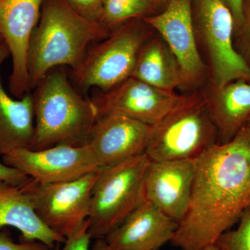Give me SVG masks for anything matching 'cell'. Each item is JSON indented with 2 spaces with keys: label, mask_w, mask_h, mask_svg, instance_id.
<instances>
[{
  "label": "cell",
  "mask_w": 250,
  "mask_h": 250,
  "mask_svg": "<svg viewBox=\"0 0 250 250\" xmlns=\"http://www.w3.org/2000/svg\"><path fill=\"white\" fill-rule=\"evenodd\" d=\"M200 250H220V248H218L216 244L211 245V246H208L205 247L203 249Z\"/></svg>",
  "instance_id": "f1b7e54d"
},
{
  "label": "cell",
  "mask_w": 250,
  "mask_h": 250,
  "mask_svg": "<svg viewBox=\"0 0 250 250\" xmlns=\"http://www.w3.org/2000/svg\"><path fill=\"white\" fill-rule=\"evenodd\" d=\"M157 0H104L101 23L110 30L150 12Z\"/></svg>",
  "instance_id": "ffe728a7"
},
{
  "label": "cell",
  "mask_w": 250,
  "mask_h": 250,
  "mask_svg": "<svg viewBox=\"0 0 250 250\" xmlns=\"http://www.w3.org/2000/svg\"><path fill=\"white\" fill-rule=\"evenodd\" d=\"M88 228L89 221L88 219L76 233L67 238L64 246L59 250H90V240L92 238Z\"/></svg>",
  "instance_id": "cb8c5ba5"
},
{
  "label": "cell",
  "mask_w": 250,
  "mask_h": 250,
  "mask_svg": "<svg viewBox=\"0 0 250 250\" xmlns=\"http://www.w3.org/2000/svg\"><path fill=\"white\" fill-rule=\"evenodd\" d=\"M111 31L77 14L62 0H44L28 48L31 89L54 68L68 66L76 70L90 45L106 39Z\"/></svg>",
  "instance_id": "7a4b0ae2"
},
{
  "label": "cell",
  "mask_w": 250,
  "mask_h": 250,
  "mask_svg": "<svg viewBox=\"0 0 250 250\" xmlns=\"http://www.w3.org/2000/svg\"><path fill=\"white\" fill-rule=\"evenodd\" d=\"M30 177L18 169L10 167L3 162H0V181L17 187H22L27 183Z\"/></svg>",
  "instance_id": "484cf974"
},
{
  "label": "cell",
  "mask_w": 250,
  "mask_h": 250,
  "mask_svg": "<svg viewBox=\"0 0 250 250\" xmlns=\"http://www.w3.org/2000/svg\"><path fill=\"white\" fill-rule=\"evenodd\" d=\"M3 152H4V147L1 146V143H0V154H2Z\"/></svg>",
  "instance_id": "f546056e"
},
{
  "label": "cell",
  "mask_w": 250,
  "mask_h": 250,
  "mask_svg": "<svg viewBox=\"0 0 250 250\" xmlns=\"http://www.w3.org/2000/svg\"><path fill=\"white\" fill-rule=\"evenodd\" d=\"M152 126L123 115L100 116L85 145L100 168L117 165L146 152Z\"/></svg>",
  "instance_id": "4fadbf2b"
},
{
  "label": "cell",
  "mask_w": 250,
  "mask_h": 250,
  "mask_svg": "<svg viewBox=\"0 0 250 250\" xmlns=\"http://www.w3.org/2000/svg\"><path fill=\"white\" fill-rule=\"evenodd\" d=\"M4 227L19 230L23 241L41 242L50 249L66 241L41 221L22 188L0 181V229Z\"/></svg>",
  "instance_id": "e0dca14e"
},
{
  "label": "cell",
  "mask_w": 250,
  "mask_h": 250,
  "mask_svg": "<svg viewBox=\"0 0 250 250\" xmlns=\"http://www.w3.org/2000/svg\"><path fill=\"white\" fill-rule=\"evenodd\" d=\"M218 143L231 141L246 125L250 117V82L236 80L206 97Z\"/></svg>",
  "instance_id": "ac0fdd59"
},
{
  "label": "cell",
  "mask_w": 250,
  "mask_h": 250,
  "mask_svg": "<svg viewBox=\"0 0 250 250\" xmlns=\"http://www.w3.org/2000/svg\"><path fill=\"white\" fill-rule=\"evenodd\" d=\"M193 20L209 60L213 90L236 80L250 82V67L233 44L234 21L223 0H194Z\"/></svg>",
  "instance_id": "52a82bcc"
},
{
  "label": "cell",
  "mask_w": 250,
  "mask_h": 250,
  "mask_svg": "<svg viewBox=\"0 0 250 250\" xmlns=\"http://www.w3.org/2000/svg\"><path fill=\"white\" fill-rule=\"evenodd\" d=\"M44 0H0V36L12 58L9 88L13 96L30 92L27 53L31 36L40 20Z\"/></svg>",
  "instance_id": "7c38bea8"
},
{
  "label": "cell",
  "mask_w": 250,
  "mask_h": 250,
  "mask_svg": "<svg viewBox=\"0 0 250 250\" xmlns=\"http://www.w3.org/2000/svg\"><path fill=\"white\" fill-rule=\"evenodd\" d=\"M232 14L234 21V31L241 25L243 18V4L245 0H223Z\"/></svg>",
  "instance_id": "4316f807"
},
{
  "label": "cell",
  "mask_w": 250,
  "mask_h": 250,
  "mask_svg": "<svg viewBox=\"0 0 250 250\" xmlns=\"http://www.w3.org/2000/svg\"><path fill=\"white\" fill-rule=\"evenodd\" d=\"M218 143L206 96L191 98L152 126L146 153L151 161L195 159Z\"/></svg>",
  "instance_id": "5b68a950"
},
{
  "label": "cell",
  "mask_w": 250,
  "mask_h": 250,
  "mask_svg": "<svg viewBox=\"0 0 250 250\" xmlns=\"http://www.w3.org/2000/svg\"><path fill=\"white\" fill-rule=\"evenodd\" d=\"M1 155L4 164L42 184L71 182L100 169L87 145H57L42 149L17 148Z\"/></svg>",
  "instance_id": "9c48e42d"
},
{
  "label": "cell",
  "mask_w": 250,
  "mask_h": 250,
  "mask_svg": "<svg viewBox=\"0 0 250 250\" xmlns=\"http://www.w3.org/2000/svg\"><path fill=\"white\" fill-rule=\"evenodd\" d=\"M0 250H50L39 241H22L16 243L5 231L0 232Z\"/></svg>",
  "instance_id": "d4e9b609"
},
{
  "label": "cell",
  "mask_w": 250,
  "mask_h": 250,
  "mask_svg": "<svg viewBox=\"0 0 250 250\" xmlns=\"http://www.w3.org/2000/svg\"><path fill=\"white\" fill-rule=\"evenodd\" d=\"M98 171L63 183L42 184L30 178L21 187L30 198L41 221L67 239L89 218Z\"/></svg>",
  "instance_id": "ba28073f"
},
{
  "label": "cell",
  "mask_w": 250,
  "mask_h": 250,
  "mask_svg": "<svg viewBox=\"0 0 250 250\" xmlns=\"http://www.w3.org/2000/svg\"><path fill=\"white\" fill-rule=\"evenodd\" d=\"M34 88L35 136L31 149L85 145L99 118L93 100L77 91L62 67L50 70Z\"/></svg>",
  "instance_id": "3957f363"
},
{
  "label": "cell",
  "mask_w": 250,
  "mask_h": 250,
  "mask_svg": "<svg viewBox=\"0 0 250 250\" xmlns=\"http://www.w3.org/2000/svg\"><path fill=\"white\" fill-rule=\"evenodd\" d=\"M178 223L150 202H143L105 241L119 250H159L171 242Z\"/></svg>",
  "instance_id": "9a60e30c"
},
{
  "label": "cell",
  "mask_w": 250,
  "mask_h": 250,
  "mask_svg": "<svg viewBox=\"0 0 250 250\" xmlns=\"http://www.w3.org/2000/svg\"><path fill=\"white\" fill-rule=\"evenodd\" d=\"M191 96L177 95L129 77L91 100L98 108L99 118L116 113L154 126L189 101Z\"/></svg>",
  "instance_id": "30bf717a"
},
{
  "label": "cell",
  "mask_w": 250,
  "mask_h": 250,
  "mask_svg": "<svg viewBox=\"0 0 250 250\" xmlns=\"http://www.w3.org/2000/svg\"><path fill=\"white\" fill-rule=\"evenodd\" d=\"M238 222L236 229L224 233L215 243L220 250H250V207Z\"/></svg>",
  "instance_id": "44dd1931"
},
{
  "label": "cell",
  "mask_w": 250,
  "mask_h": 250,
  "mask_svg": "<svg viewBox=\"0 0 250 250\" xmlns=\"http://www.w3.org/2000/svg\"><path fill=\"white\" fill-rule=\"evenodd\" d=\"M149 162L144 152L99 170L88 218L92 238H106L146 201V178Z\"/></svg>",
  "instance_id": "277c9868"
},
{
  "label": "cell",
  "mask_w": 250,
  "mask_h": 250,
  "mask_svg": "<svg viewBox=\"0 0 250 250\" xmlns=\"http://www.w3.org/2000/svg\"><path fill=\"white\" fill-rule=\"evenodd\" d=\"M195 166L188 208L171 241L182 250L215 244L250 208V128L208 148Z\"/></svg>",
  "instance_id": "6da1fadb"
},
{
  "label": "cell",
  "mask_w": 250,
  "mask_h": 250,
  "mask_svg": "<svg viewBox=\"0 0 250 250\" xmlns=\"http://www.w3.org/2000/svg\"><path fill=\"white\" fill-rule=\"evenodd\" d=\"M90 250H119L111 248L109 245L106 243L104 238H98L95 239V242L90 248Z\"/></svg>",
  "instance_id": "83f0119b"
},
{
  "label": "cell",
  "mask_w": 250,
  "mask_h": 250,
  "mask_svg": "<svg viewBox=\"0 0 250 250\" xmlns=\"http://www.w3.org/2000/svg\"><path fill=\"white\" fill-rule=\"evenodd\" d=\"M0 41H3L2 38L1 37V36H0Z\"/></svg>",
  "instance_id": "d6a6232c"
},
{
  "label": "cell",
  "mask_w": 250,
  "mask_h": 250,
  "mask_svg": "<svg viewBox=\"0 0 250 250\" xmlns=\"http://www.w3.org/2000/svg\"><path fill=\"white\" fill-rule=\"evenodd\" d=\"M147 37L144 27L135 21L113 29L106 39L90 47L80 66L72 71L77 85L85 92L92 87L106 92L131 77Z\"/></svg>",
  "instance_id": "8992f818"
},
{
  "label": "cell",
  "mask_w": 250,
  "mask_h": 250,
  "mask_svg": "<svg viewBox=\"0 0 250 250\" xmlns=\"http://www.w3.org/2000/svg\"><path fill=\"white\" fill-rule=\"evenodd\" d=\"M144 22L166 41L178 63L183 85H198L206 67L197 45L192 0H170L161 14L144 18Z\"/></svg>",
  "instance_id": "8fae6325"
},
{
  "label": "cell",
  "mask_w": 250,
  "mask_h": 250,
  "mask_svg": "<svg viewBox=\"0 0 250 250\" xmlns=\"http://www.w3.org/2000/svg\"><path fill=\"white\" fill-rule=\"evenodd\" d=\"M9 55L7 45L0 41V143L4 152L17 148L31 149L35 136L33 93L29 92L19 100H14L3 87L1 67Z\"/></svg>",
  "instance_id": "2e32d148"
},
{
  "label": "cell",
  "mask_w": 250,
  "mask_h": 250,
  "mask_svg": "<svg viewBox=\"0 0 250 250\" xmlns=\"http://www.w3.org/2000/svg\"><path fill=\"white\" fill-rule=\"evenodd\" d=\"M195 159L151 161L146 178V200L179 223L191 196Z\"/></svg>",
  "instance_id": "5bb4252c"
},
{
  "label": "cell",
  "mask_w": 250,
  "mask_h": 250,
  "mask_svg": "<svg viewBox=\"0 0 250 250\" xmlns=\"http://www.w3.org/2000/svg\"><path fill=\"white\" fill-rule=\"evenodd\" d=\"M131 77L170 91L184 84L177 61L168 47L159 39H151L145 42Z\"/></svg>",
  "instance_id": "d6986e66"
},
{
  "label": "cell",
  "mask_w": 250,
  "mask_h": 250,
  "mask_svg": "<svg viewBox=\"0 0 250 250\" xmlns=\"http://www.w3.org/2000/svg\"><path fill=\"white\" fill-rule=\"evenodd\" d=\"M77 14L101 23L104 0H62Z\"/></svg>",
  "instance_id": "603a6c76"
},
{
  "label": "cell",
  "mask_w": 250,
  "mask_h": 250,
  "mask_svg": "<svg viewBox=\"0 0 250 250\" xmlns=\"http://www.w3.org/2000/svg\"><path fill=\"white\" fill-rule=\"evenodd\" d=\"M246 126H248V127L250 128V117L249 119H248V122L246 123Z\"/></svg>",
  "instance_id": "4dcf8cb0"
},
{
  "label": "cell",
  "mask_w": 250,
  "mask_h": 250,
  "mask_svg": "<svg viewBox=\"0 0 250 250\" xmlns=\"http://www.w3.org/2000/svg\"><path fill=\"white\" fill-rule=\"evenodd\" d=\"M233 44L238 53L250 67V0H245L241 25L233 33Z\"/></svg>",
  "instance_id": "7402d4cb"
},
{
  "label": "cell",
  "mask_w": 250,
  "mask_h": 250,
  "mask_svg": "<svg viewBox=\"0 0 250 250\" xmlns=\"http://www.w3.org/2000/svg\"><path fill=\"white\" fill-rule=\"evenodd\" d=\"M170 1V0H157L158 2H159V1H164V2H166V1H167V3Z\"/></svg>",
  "instance_id": "1f68e13d"
}]
</instances>
